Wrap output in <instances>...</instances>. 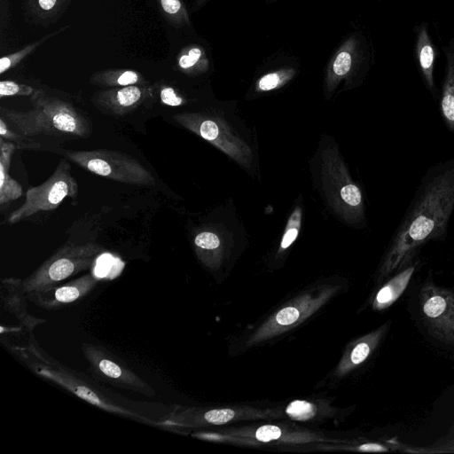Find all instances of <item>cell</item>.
<instances>
[{"label":"cell","mask_w":454,"mask_h":454,"mask_svg":"<svg viewBox=\"0 0 454 454\" xmlns=\"http://www.w3.org/2000/svg\"><path fill=\"white\" fill-rule=\"evenodd\" d=\"M454 213V157L431 165L422 176L387 245L379 280L414 262L429 242L443 241Z\"/></svg>","instance_id":"cell-1"},{"label":"cell","mask_w":454,"mask_h":454,"mask_svg":"<svg viewBox=\"0 0 454 454\" xmlns=\"http://www.w3.org/2000/svg\"><path fill=\"white\" fill-rule=\"evenodd\" d=\"M70 25H67L59 29L49 33L40 39L34 41L27 45H25L20 50L10 53L8 55L3 56L0 59V74H3L5 72L11 70L12 68L17 67L23 59H25L27 56L33 53L36 49H38L41 45L46 43L51 38L58 35L59 34L66 31Z\"/></svg>","instance_id":"cell-27"},{"label":"cell","mask_w":454,"mask_h":454,"mask_svg":"<svg viewBox=\"0 0 454 454\" xmlns=\"http://www.w3.org/2000/svg\"><path fill=\"white\" fill-rule=\"evenodd\" d=\"M89 82L92 85L103 88L149 84L140 72L129 68H106L96 71L90 74Z\"/></svg>","instance_id":"cell-24"},{"label":"cell","mask_w":454,"mask_h":454,"mask_svg":"<svg viewBox=\"0 0 454 454\" xmlns=\"http://www.w3.org/2000/svg\"><path fill=\"white\" fill-rule=\"evenodd\" d=\"M172 118L176 123L218 147L239 164H250L252 154L247 145L219 119L190 112L174 114Z\"/></svg>","instance_id":"cell-7"},{"label":"cell","mask_w":454,"mask_h":454,"mask_svg":"<svg viewBox=\"0 0 454 454\" xmlns=\"http://www.w3.org/2000/svg\"><path fill=\"white\" fill-rule=\"evenodd\" d=\"M176 67L180 73L189 77H198L209 73L213 68L209 47L201 42L187 43L177 53Z\"/></svg>","instance_id":"cell-17"},{"label":"cell","mask_w":454,"mask_h":454,"mask_svg":"<svg viewBox=\"0 0 454 454\" xmlns=\"http://www.w3.org/2000/svg\"><path fill=\"white\" fill-rule=\"evenodd\" d=\"M103 251L101 246L92 242L63 246L22 282L23 290L34 294L52 288L58 282L91 267Z\"/></svg>","instance_id":"cell-4"},{"label":"cell","mask_w":454,"mask_h":454,"mask_svg":"<svg viewBox=\"0 0 454 454\" xmlns=\"http://www.w3.org/2000/svg\"><path fill=\"white\" fill-rule=\"evenodd\" d=\"M17 145L0 138V205L3 207L22 195L21 185L9 175L12 155Z\"/></svg>","instance_id":"cell-22"},{"label":"cell","mask_w":454,"mask_h":454,"mask_svg":"<svg viewBox=\"0 0 454 454\" xmlns=\"http://www.w3.org/2000/svg\"><path fill=\"white\" fill-rule=\"evenodd\" d=\"M266 413H262L261 411H249L234 410V409H215L209 410L205 412L200 411H182L172 417L171 420H175L178 423L191 424V425H201V424H211V425H222L231 420L236 419L237 418H255V417H265Z\"/></svg>","instance_id":"cell-20"},{"label":"cell","mask_w":454,"mask_h":454,"mask_svg":"<svg viewBox=\"0 0 454 454\" xmlns=\"http://www.w3.org/2000/svg\"><path fill=\"white\" fill-rule=\"evenodd\" d=\"M0 136L4 140L15 144L18 149H39L41 145L35 140L29 138L30 137L12 129L3 117L0 119Z\"/></svg>","instance_id":"cell-29"},{"label":"cell","mask_w":454,"mask_h":454,"mask_svg":"<svg viewBox=\"0 0 454 454\" xmlns=\"http://www.w3.org/2000/svg\"><path fill=\"white\" fill-rule=\"evenodd\" d=\"M286 413L295 420H308L317 413V407L307 401H294L286 409Z\"/></svg>","instance_id":"cell-31"},{"label":"cell","mask_w":454,"mask_h":454,"mask_svg":"<svg viewBox=\"0 0 454 454\" xmlns=\"http://www.w3.org/2000/svg\"><path fill=\"white\" fill-rule=\"evenodd\" d=\"M298 74L297 64H285L276 67L259 76L254 82V91L269 92L280 89Z\"/></svg>","instance_id":"cell-25"},{"label":"cell","mask_w":454,"mask_h":454,"mask_svg":"<svg viewBox=\"0 0 454 454\" xmlns=\"http://www.w3.org/2000/svg\"><path fill=\"white\" fill-rule=\"evenodd\" d=\"M325 172L333 200L341 214L353 224L364 222V202L360 188L352 181L338 156L327 153Z\"/></svg>","instance_id":"cell-11"},{"label":"cell","mask_w":454,"mask_h":454,"mask_svg":"<svg viewBox=\"0 0 454 454\" xmlns=\"http://www.w3.org/2000/svg\"><path fill=\"white\" fill-rule=\"evenodd\" d=\"M209 0H194L192 10L198 11L201 9Z\"/></svg>","instance_id":"cell-36"},{"label":"cell","mask_w":454,"mask_h":454,"mask_svg":"<svg viewBox=\"0 0 454 454\" xmlns=\"http://www.w3.org/2000/svg\"><path fill=\"white\" fill-rule=\"evenodd\" d=\"M35 90L36 89L30 85L20 83L15 81L2 80L0 82L1 98L13 96L31 97Z\"/></svg>","instance_id":"cell-32"},{"label":"cell","mask_w":454,"mask_h":454,"mask_svg":"<svg viewBox=\"0 0 454 454\" xmlns=\"http://www.w3.org/2000/svg\"><path fill=\"white\" fill-rule=\"evenodd\" d=\"M43 362L31 361L30 363V367L33 368L39 375L57 382L59 385H61L65 388L70 390L78 397L98 408L121 416L145 420V418L114 403L107 396L106 397L101 393L96 392L89 383L74 376L67 369L59 366L58 364L53 366L50 364V365H48L44 359H43Z\"/></svg>","instance_id":"cell-12"},{"label":"cell","mask_w":454,"mask_h":454,"mask_svg":"<svg viewBox=\"0 0 454 454\" xmlns=\"http://www.w3.org/2000/svg\"><path fill=\"white\" fill-rule=\"evenodd\" d=\"M70 161L103 177L132 185L153 186L152 173L132 156L115 150H63Z\"/></svg>","instance_id":"cell-5"},{"label":"cell","mask_w":454,"mask_h":454,"mask_svg":"<svg viewBox=\"0 0 454 454\" xmlns=\"http://www.w3.org/2000/svg\"><path fill=\"white\" fill-rule=\"evenodd\" d=\"M301 209L296 207L291 214L280 243L279 251L287 249L296 239L301 227Z\"/></svg>","instance_id":"cell-30"},{"label":"cell","mask_w":454,"mask_h":454,"mask_svg":"<svg viewBox=\"0 0 454 454\" xmlns=\"http://www.w3.org/2000/svg\"><path fill=\"white\" fill-rule=\"evenodd\" d=\"M154 95L155 86L129 85L96 91L91 102L104 114L121 117L137 110Z\"/></svg>","instance_id":"cell-13"},{"label":"cell","mask_w":454,"mask_h":454,"mask_svg":"<svg viewBox=\"0 0 454 454\" xmlns=\"http://www.w3.org/2000/svg\"><path fill=\"white\" fill-rule=\"evenodd\" d=\"M419 298L427 327L436 338L454 345V293L427 282L420 290Z\"/></svg>","instance_id":"cell-10"},{"label":"cell","mask_w":454,"mask_h":454,"mask_svg":"<svg viewBox=\"0 0 454 454\" xmlns=\"http://www.w3.org/2000/svg\"><path fill=\"white\" fill-rule=\"evenodd\" d=\"M77 192L78 184L71 166L62 159L46 181L27 191L24 203L9 215L7 223L14 224L38 212L53 210L67 197L75 198Z\"/></svg>","instance_id":"cell-6"},{"label":"cell","mask_w":454,"mask_h":454,"mask_svg":"<svg viewBox=\"0 0 454 454\" xmlns=\"http://www.w3.org/2000/svg\"><path fill=\"white\" fill-rule=\"evenodd\" d=\"M166 21L176 29H192L189 11L184 0H155Z\"/></svg>","instance_id":"cell-26"},{"label":"cell","mask_w":454,"mask_h":454,"mask_svg":"<svg viewBox=\"0 0 454 454\" xmlns=\"http://www.w3.org/2000/svg\"><path fill=\"white\" fill-rule=\"evenodd\" d=\"M71 0H24V15L27 21L48 27L66 12Z\"/></svg>","instance_id":"cell-21"},{"label":"cell","mask_w":454,"mask_h":454,"mask_svg":"<svg viewBox=\"0 0 454 454\" xmlns=\"http://www.w3.org/2000/svg\"><path fill=\"white\" fill-rule=\"evenodd\" d=\"M82 350L90 364L92 374L99 380L146 396L155 395V391L149 384L103 348L83 343Z\"/></svg>","instance_id":"cell-9"},{"label":"cell","mask_w":454,"mask_h":454,"mask_svg":"<svg viewBox=\"0 0 454 454\" xmlns=\"http://www.w3.org/2000/svg\"><path fill=\"white\" fill-rule=\"evenodd\" d=\"M97 283L98 278L95 276L87 274L67 285L30 295L40 306L55 309L83 298L96 286Z\"/></svg>","instance_id":"cell-15"},{"label":"cell","mask_w":454,"mask_h":454,"mask_svg":"<svg viewBox=\"0 0 454 454\" xmlns=\"http://www.w3.org/2000/svg\"><path fill=\"white\" fill-rule=\"evenodd\" d=\"M428 28L427 21H422L414 27V52L422 82L433 99L437 101L439 90L434 80L436 51Z\"/></svg>","instance_id":"cell-14"},{"label":"cell","mask_w":454,"mask_h":454,"mask_svg":"<svg viewBox=\"0 0 454 454\" xmlns=\"http://www.w3.org/2000/svg\"><path fill=\"white\" fill-rule=\"evenodd\" d=\"M445 59L443 79L438 104L441 118L446 129L454 133V35L442 46Z\"/></svg>","instance_id":"cell-16"},{"label":"cell","mask_w":454,"mask_h":454,"mask_svg":"<svg viewBox=\"0 0 454 454\" xmlns=\"http://www.w3.org/2000/svg\"><path fill=\"white\" fill-rule=\"evenodd\" d=\"M220 239L212 231H201L194 238V246L200 259L208 266L215 264L216 252L220 248Z\"/></svg>","instance_id":"cell-28"},{"label":"cell","mask_w":454,"mask_h":454,"mask_svg":"<svg viewBox=\"0 0 454 454\" xmlns=\"http://www.w3.org/2000/svg\"><path fill=\"white\" fill-rule=\"evenodd\" d=\"M337 286H327L318 294L307 293L270 316L248 339L251 346L267 340L298 325L323 306L336 292Z\"/></svg>","instance_id":"cell-8"},{"label":"cell","mask_w":454,"mask_h":454,"mask_svg":"<svg viewBox=\"0 0 454 454\" xmlns=\"http://www.w3.org/2000/svg\"><path fill=\"white\" fill-rule=\"evenodd\" d=\"M32 108L18 111L0 107L12 129L27 137L46 135L82 138L91 132L90 120L73 104L36 89L30 97Z\"/></svg>","instance_id":"cell-2"},{"label":"cell","mask_w":454,"mask_h":454,"mask_svg":"<svg viewBox=\"0 0 454 454\" xmlns=\"http://www.w3.org/2000/svg\"><path fill=\"white\" fill-rule=\"evenodd\" d=\"M159 98L163 105L179 106L186 103L185 98L176 89L168 84L159 86Z\"/></svg>","instance_id":"cell-33"},{"label":"cell","mask_w":454,"mask_h":454,"mask_svg":"<svg viewBox=\"0 0 454 454\" xmlns=\"http://www.w3.org/2000/svg\"><path fill=\"white\" fill-rule=\"evenodd\" d=\"M0 18H9V2L8 0H0Z\"/></svg>","instance_id":"cell-35"},{"label":"cell","mask_w":454,"mask_h":454,"mask_svg":"<svg viewBox=\"0 0 454 454\" xmlns=\"http://www.w3.org/2000/svg\"><path fill=\"white\" fill-rule=\"evenodd\" d=\"M416 266L417 262H413L397 271L381 286L372 301V308L375 310L386 309L399 299L408 286Z\"/></svg>","instance_id":"cell-23"},{"label":"cell","mask_w":454,"mask_h":454,"mask_svg":"<svg viewBox=\"0 0 454 454\" xmlns=\"http://www.w3.org/2000/svg\"><path fill=\"white\" fill-rule=\"evenodd\" d=\"M374 63V50L361 29L350 31L330 57L325 88L331 94L342 81L347 85L360 83Z\"/></svg>","instance_id":"cell-3"},{"label":"cell","mask_w":454,"mask_h":454,"mask_svg":"<svg viewBox=\"0 0 454 454\" xmlns=\"http://www.w3.org/2000/svg\"><path fill=\"white\" fill-rule=\"evenodd\" d=\"M232 434L255 439L261 442H281L289 443H305L322 441V437L317 434L291 430L275 425H263L254 429H240L235 431Z\"/></svg>","instance_id":"cell-19"},{"label":"cell","mask_w":454,"mask_h":454,"mask_svg":"<svg viewBox=\"0 0 454 454\" xmlns=\"http://www.w3.org/2000/svg\"><path fill=\"white\" fill-rule=\"evenodd\" d=\"M268 3L277 2V1H283V0H266ZM362 1H372V0H362Z\"/></svg>","instance_id":"cell-37"},{"label":"cell","mask_w":454,"mask_h":454,"mask_svg":"<svg viewBox=\"0 0 454 454\" xmlns=\"http://www.w3.org/2000/svg\"><path fill=\"white\" fill-rule=\"evenodd\" d=\"M357 450L360 451H373V452H382L387 451L388 449L384 445L379 443H364L357 447Z\"/></svg>","instance_id":"cell-34"},{"label":"cell","mask_w":454,"mask_h":454,"mask_svg":"<svg viewBox=\"0 0 454 454\" xmlns=\"http://www.w3.org/2000/svg\"><path fill=\"white\" fill-rule=\"evenodd\" d=\"M388 325L389 322L355 340L337 366L336 374L343 376L364 363L380 342Z\"/></svg>","instance_id":"cell-18"}]
</instances>
